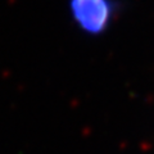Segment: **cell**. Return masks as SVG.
<instances>
[{
	"instance_id": "1",
	"label": "cell",
	"mask_w": 154,
	"mask_h": 154,
	"mask_svg": "<svg viewBox=\"0 0 154 154\" xmlns=\"http://www.w3.org/2000/svg\"><path fill=\"white\" fill-rule=\"evenodd\" d=\"M73 21L89 35H100L113 21L116 4L113 0H71Z\"/></svg>"
}]
</instances>
